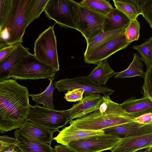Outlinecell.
<instances>
[{"instance_id":"1","label":"cell","mask_w":152,"mask_h":152,"mask_svg":"<svg viewBox=\"0 0 152 152\" xmlns=\"http://www.w3.org/2000/svg\"><path fill=\"white\" fill-rule=\"evenodd\" d=\"M28 88L15 80L0 82V132L19 128L32 110Z\"/></svg>"},{"instance_id":"2","label":"cell","mask_w":152,"mask_h":152,"mask_svg":"<svg viewBox=\"0 0 152 152\" xmlns=\"http://www.w3.org/2000/svg\"><path fill=\"white\" fill-rule=\"evenodd\" d=\"M134 119L109 96H103L98 110L83 117L70 120L69 123L70 126L81 130L99 131L135 121Z\"/></svg>"},{"instance_id":"3","label":"cell","mask_w":152,"mask_h":152,"mask_svg":"<svg viewBox=\"0 0 152 152\" xmlns=\"http://www.w3.org/2000/svg\"><path fill=\"white\" fill-rule=\"evenodd\" d=\"M56 73L53 69L31 54L17 64L10 77L15 79L21 80H49L54 78Z\"/></svg>"},{"instance_id":"4","label":"cell","mask_w":152,"mask_h":152,"mask_svg":"<svg viewBox=\"0 0 152 152\" xmlns=\"http://www.w3.org/2000/svg\"><path fill=\"white\" fill-rule=\"evenodd\" d=\"M34 55L56 72L59 65L57 50L56 40L54 26H50L38 36L34 42Z\"/></svg>"},{"instance_id":"5","label":"cell","mask_w":152,"mask_h":152,"mask_svg":"<svg viewBox=\"0 0 152 152\" xmlns=\"http://www.w3.org/2000/svg\"><path fill=\"white\" fill-rule=\"evenodd\" d=\"M29 0H13L12 9L8 18L2 30L6 29L9 37L8 46L23 42L25 32L26 12Z\"/></svg>"},{"instance_id":"6","label":"cell","mask_w":152,"mask_h":152,"mask_svg":"<svg viewBox=\"0 0 152 152\" xmlns=\"http://www.w3.org/2000/svg\"><path fill=\"white\" fill-rule=\"evenodd\" d=\"M74 23L77 30L87 40L103 31L104 17L95 13L77 2L74 8Z\"/></svg>"},{"instance_id":"7","label":"cell","mask_w":152,"mask_h":152,"mask_svg":"<svg viewBox=\"0 0 152 152\" xmlns=\"http://www.w3.org/2000/svg\"><path fill=\"white\" fill-rule=\"evenodd\" d=\"M77 2L72 0H49L43 11L60 26L76 29L74 19Z\"/></svg>"},{"instance_id":"8","label":"cell","mask_w":152,"mask_h":152,"mask_svg":"<svg viewBox=\"0 0 152 152\" xmlns=\"http://www.w3.org/2000/svg\"><path fill=\"white\" fill-rule=\"evenodd\" d=\"M121 139L104 133L71 141L66 146L75 152H102L110 150Z\"/></svg>"},{"instance_id":"9","label":"cell","mask_w":152,"mask_h":152,"mask_svg":"<svg viewBox=\"0 0 152 152\" xmlns=\"http://www.w3.org/2000/svg\"><path fill=\"white\" fill-rule=\"evenodd\" d=\"M32 112L27 120L53 130L59 131L69 121L67 110H57L41 107L31 106Z\"/></svg>"},{"instance_id":"10","label":"cell","mask_w":152,"mask_h":152,"mask_svg":"<svg viewBox=\"0 0 152 152\" xmlns=\"http://www.w3.org/2000/svg\"><path fill=\"white\" fill-rule=\"evenodd\" d=\"M54 85L55 88H57L59 91L63 92L78 88L83 90L85 94H101L104 96H107L111 95L114 92V90L107 86L92 81L87 76L61 79L55 81Z\"/></svg>"},{"instance_id":"11","label":"cell","mask_w":152,"mask_h":152,"mask_svg":"<svg viewBox=\"0 0 152 152\" xmlns=\"http://www.w3.org/2000/svg\"><path fill=\"white\" fill-rule=\"evenodd\" d=\"M124 34V29L120 33L84 57L88 64H97L118 51L126 48L129 45Z\"/></svg>"},{"instance_id":"12","label":"cell","mask_w":152,"mask_h":152,"mask_svg":"<svg viewBox=\"0 0 152 152\" xmlns=\"http://www.w3.org/2000/svg\"><path fill=\"white\" fill-rule=\"evenodd\" d=\"M103 96L97 93L85 94L81 100L67 110L69 121L83 117L98 110L102 102Z\"/></svg>"},{"instance_id":"13","label":"cell","mask_w":152,"mask_h":152,"mask_svg":"<svg viewBox=\"0 0 152 152\" xmlns=\"http://www.w3.org/2000/svg\"><path fill=\"white\" fill-rule=\"evenodd\" d=\"M102 130L105 133L123 139L152 132V124H144L134 121L110 127Z\"/></svg>"},{"instance_id":"14","label":"cell","mask_w":152,"mask_h":152,"mask_svg":"<svg viewBox=\"0 0 152 152\" xmlns=\"http://www.w3.org/2000/svg\"><path fill=\"white\" fill-rule=\"evenodd\" d=\"M152 146V132L121 139L110 152H135Z\"/></svg>"},{"instance_id":"15","label":"cell","mask_w":152,"mask_h":152,"mask_svg":"<svg viewBox=\"0 0 152 152\" xmlns=\"http://www.w3.org/2000/svg\"><path fill=\"white\" fill-rule=\"evenodd\" d=\"M28 48L19 43L15 49L0 61V82L9 79L10 75L17 64L31 53Z\"/></svg>"},{"instance_id":"16","label":"cell","mask_w":152,"mask_h":152,"mask_svg":"<svg viewBox=\"0 0 152 152\" xmlns=\"http://www.w3.org/2000/svg\"><path fill=\"white\" fill-rule=\"evenodd\" d=\"M14 135L17 141V146L15 148L17 152H55L50 145L31 138L18 129Z\"/></svg>"},{"instance_id":"17","label":"cell","mask_w":152,"mask_h":152,"mask_svg":"<svg viewBox=\"0 0 152 152\" xmlns=\"http://www.w3.org/2000/svg\"><path fill=\"white\" fill-rule=\"evenodd\" d=\"M18 130L31 138L49 145L54 140L53 130L28 120Z\"/></svg>"},{"instance_id":"18","label":"cell","mask_w":152,"mask_h":152,"mask_svg":"<svg viewBox=\"0 0 152 152\" xmlns=\"http://www.w3.org/2000/svg\"><path fill=\"white\" fill-rule=\"evenodd\" d=\"M121 107L134 118L152 113V99L142 97L137 99L132 96L120 104Z\"/></svg>"},{"instance_id":"19","label":"cell","mask_w":152,"mask_h":152,"mask_svg":"<svg viewBox=\"0 0 152 152\" xmlns=\"http://www.w3.org/2000/svg\"><path fill=\"white\" fill-rule=\"evenodd\" d=\"M54 140L57 142L66 146L69 142L86 137L104 134L102 130L90 131L83 130L73 127L70 125L60 131Z\"/></svg>"},{"instance_id":"20","label":"cell","mask_w":152,"mask_h":152,"mask_svg":"<svg viewBox=\"0 0 152 152\" xmlns=\"http://www.w3.org/2000/svg\"><path fill=\"white\" fill-rule=\"evenodd\" d=\"M130 21L124 14L116 8L112 10L104 17L103 32L125 29Z\"/></svg>"},{"instance_id":"21","label":"cell","mask_w":152,"mask_h":152,"mask_svg":"<svg viewBox=\"0 0 152 152\" xmlns=\"http://www.w3.org/2000/svg\"><path fill=\"white\" fill-rule=\"evenodd\" d=\"M115 73L106 59L99 63L87 77L92 81L104 85L115 75Z\"/></svg>"},{"instance_id":"22","label":"cell","mask_w":152,"mask_h":152,"mask_svg":"<svg viewBox=\"0 0 152 152\" xmlns=\"http://www.w3.org/2000/svg\"><path fill=\"white\" fill-rule=\"evenodd\" d=\"M145 72L143 70V61L140 56L136 53L134 54L132 62L126 69L115 72L114 77L116 78H130L136 76L144 78Z\"/></svg>"},{"instance_id":"23","label":"cell","mask_w":152,"mask_h":152,"mask_svg":"<svg viewBox=\"0 0 152 152\" xmlns=\"http://www.w3.org/2000/svg\"><path fill=\"white\" fill-rule=\"evenodd\" d=\"M124 29L106 32L102 31L93 38L86 41L87 46L84 53L85 57L98 47L121 32Z\"/></svg>"},{"instance_id":"24","label":"cell","mask_w":152,"mask_h":152,"mask_svg":"<svg viewBox=\"0 0 152 152\" xmlns=\"http://www.w3.org/2000/svg\"><path fill=\"white\" fill-rule=\"evenodd\" d=\"M49 0H29L26 12V28L39 17Z\"/></svg>"},{"instance_id":"25","label":"cell","mask_w":152,"mask_h":152,"mask_svg":"<svg viewBox=\"0 0 152 152\" xmlns=\"http://www.w3.org/2000/svg\"><path fill=\"white\" fill-rule=\"evenodd\" d=\"M79 3L91 11L104 17L113 9L109 0H83Z\"/></svg>"},{"instance_id":"26","label":"cell","mask_w":152,"mask_h":152,"mask_svg":"<svg viewBox=\"0 0 152 152\" xmlns=\"http://www.w3.org/2000/svg\"><path fill=\"white\" fill-rule=\"evenodd\" d=\"M55 78L49 79L50 83L45 89L42 93L39 94H29L32 99L35 102L36 105L42 104L44 107L51 109H54L53 93L55 87L53 86V81Z\"/></svg>"},{"instance_id":"27","label":"cell","mask_w":152,"mask_h":152,"mask_svg":"<svg viewBox=\"0 0 152 152\" xmlns=\"http://www.w3.org/2000/svg\"><path fill=\"white\" fill-rule=\"evenodd\" d=\"M117 9L126 15L130 20L137 19L141 14L136 0H113Z\"/></svg>"},{"instance_id":"28","label":"cell","mask_w":152,"mask_h":152,"mask_svg":"<svg viewBox=\"0 0 152 152\" xmlns=\"http://www.w3.org/2000/svg\"><path fill=\"white\" fill-rule=\"evenodd\" d=\"M137 50L142 56L147 69L152 66V37H151L141 44L132 46Z\"/></svg>"},{"instance_id":"29","label":"cell","mask_w":152,"mask_h":152,"mask_svg":"<svg viewBox=\"0 0 152 152\" xmlns=\"http://www.w3.org/2000/svg\"><path fill=\"white\" fill-rule=\"evenodd\" d=\"M140 24L137 19L132 20L124 29V34L126 40L129 44L137 41L140 37Z\"/></svg>"},{"instance_id":"30","label":"cell","mask_w":152,"mask_h":152,"mask_svg":"<svg viewBox=\"0 0 152 152\" xmlns=\"http://www.w3.org/2000/svg\"><path fill=\"white\" fill-rule=\"evenodd\" d=\"M139 11L152 28V0H136Z\"/></svg>"},{"instance_id":"31","label":"cell","mask_w":152,"mask_h":152,"mask_svg":"<svg viewBox=\"0 0 152 152\" xmlns=\"http://www.w3.org/2000/svg\"><path fill=\"white\" fill-rule=\"evenodd\" d=\"M13 0H0V28L5 25L11 10Z\"/></svg>"},{"instance_id":"32","label":"cell","mask_w":152,"mask_h":152,"mask_svg":"<svg viewBox=\"0 0 152 152\" xmlns=\"http://www.w3.org/2000/svg\"><path fill=\"white\" fill-rule=\"evenodd\" d=\"M144 78L143 97L152 99V66L147 69Z\"/></svg>"},{"instance_id":"33","label":"cell","mask_w":152,"mask_h":152,"mask_svg":"<svg viewBox=\"0 0 152 152\" xmlns=\"http://www.w3.org/2000/svg\"><path fill=\"white\" fill-rule=\"evenodd\" d=\"M16 138H12L7 135L0 136V152H4L17 146Z\"/></svg>"},{"instance_id":"34","label":"cell","mask_w":152,"mask_h":152,"mask_svg":"<svg viewBox=\"0 0 152 152\" xmlns=\"http://www.w3.org/2000/svg\"><path fill=\"white\" fill-rule=\"evenodd\" d=\"M84 91L80 89L69 90L65 94L64 97L66 100L69 102L79 101L83 98Z\"/></svg>"},{"instance_id":"35","label":"cell","mask_w":152,"mask_h":152,"mask_svg":"<svg viewBox=\"0 0 152 152\" xmlns=\"http://www.w3.org/2000/svg\"><path fill=\"white\" fill-rule=\"evenodd\" d=\"M134 120L138 123L144 124H152V113L144 114L134 119Z\"/></svg>"},{"instance_id":"36","label":"cell","mask_w":152,"mask_h":152,"mask_svg":"<svg viewBox=\"0 0 152 152\" xmlns=\"http://www.w3.org/2000/svg\"><path fill=\"white\" fill-rule=\"evenodd\" d=\"M16 45L7 46L0 51V61L12 51L16 48Z\"/></svg>"},{"instance_id":"37","label":"cell","mask_w":152,"mask_h":152,"mask_svg":"<svg viewBox=\"0 0 152 152\" xmlns=\"http://www.w3.org/2000/svg\"><path fill=\"white\" fill-rule=\"evenodd\" d=\"M55 152H75L67 146L63 145H57L54 147Z\"/></svg>"},{"instance_id":"38","label":"cell","mask_w":152,"mask_h":152,"mask_svg":"<svg viewBox=\"0 0 152 152\" xmlns=\"http://www.w3.org/2000/svg\"><path fill=\"white\" fill-rule=\"evenodd\" d=\"M7 46L6 42L0 37V51L2 50Z\"/></svg>"},{"instance_id":"39","label":"cell","mask_w":152,"mask_h":152,"mask_svg":"<svg viewBox=\"0 0 152 152\" xmlns=\"http://www.w3.org/2000/svg\"><path fill=\"white\" fill-rule=\"evenodd\" d=\"M4 152H17V151L15 148H13Z\"/></svg>"},{"instance_id":"40","label":"cell","mask_w":152,"mask_h":152,"mask_svg":"<svg viewBox=\"0 0 152 152\" xmlns=\"http://www.w3.org/2000/svg\"><path fill=\"white\" fill-rule=\"evenodd\" d=\"M147 152H152V146L146 148Z\"/></svg>"},{"instance_id":"41","label":"cell","mask_w":152,"mask_h":152,"mask_svg":"<svg viewBox=\"0 0 152 152\" xmlns=\"http://www.w3.org/2000/svg\"><path fill=\"white\" fill-rule=\"evenodd\" d=\"M135 152H147V150L146 149L145 151H142V150H140Z\"/></svg>"},{"instance_id":"42","label":"cell","mask_w":152,"mask_h":152,"mask_svg":"<svg viewBox=\"0 0 152 152\" xmlns=\"http://www.w3.org/2000/svg\"><path fill=\"white\" fill-rule=\"evenodd\" d=\"M1 32H2V29L0 28V38H1Z\"/></svg>"}]
</instances>
